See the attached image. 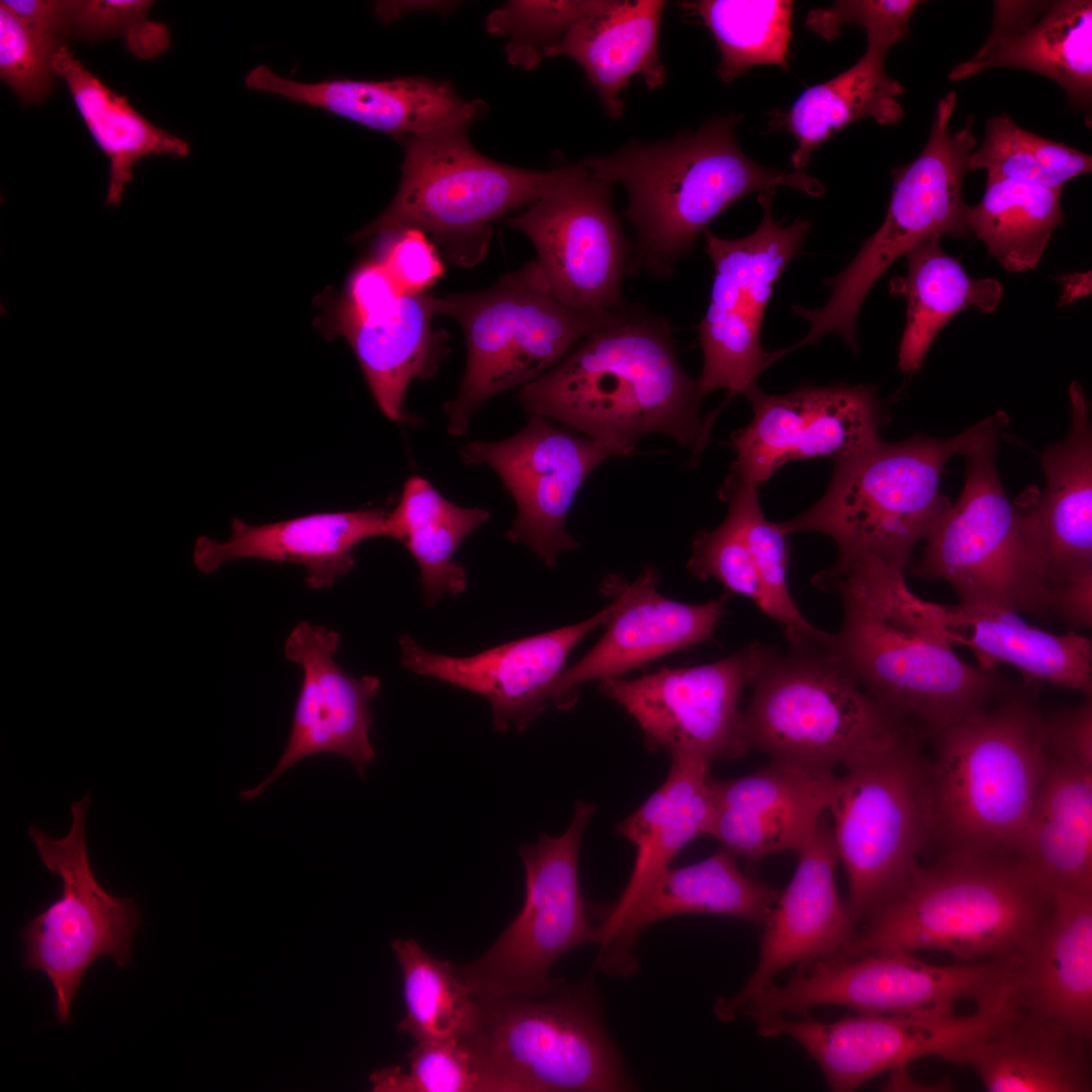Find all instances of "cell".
Listing matches in <instances>:
<instances>
[{
    "mask_svg": "<svg viewBox=\"0 0 1092 1092\" xmlns=\"http://www.w3.org/2000/svg\"><path fill=\"white\" fill-rule=\"evenodd\" d=\"M905 570L875 557L835 562L813 584L839 596L843 621L829 645L859 685L923 735L988 708L1006 689L963 660Z\"/></svg>",
    "mask_w": 1092,
    "mask_h": 1092,
    "instance_id": "1",
    "label": "cell"
},
{
    "mask_svg": "<svg viewBox=\"0 0 1092 1092\" xmlns=\"http://www.w3.org/2000/svg\"><path fill=\"white\" fill-rule=\"evenodd\" d=\"M698 380L679 364L667 318L638 303L606 313L559 363L524 384L527 413L551 418L625 456L652 433L702 453L713 419L700 417Z\"/></svg>",
    "mask_w": 1092,
    "mask_h": 1092,
    "instance_id": "2",
    "label": "cell"
},
{
    "mask_svg": "<svg viewBox=\"0 0 1092 1092\" xmlns=\"http://www.w3.org/2000/svg\"><path fill=\"white\" fill-rule=\"evenodd\" d=\"M737 121V116L717 117L672 140L631 142L612 156L582 162L598 179L626 190L624 214L636 235L628 274L670 276L708 224L752 192L789 186L815 197L825 193L805 173L749 159L735 140Z\"/></svg>",
    "mask_w": 1092,
    "mask_h": 1092,
    "instance_id": "3",
    "label": "cell"
},
{
    "mask_svg": "<svg viewBox=\"0 0 1092 1092\" xmlns=\"http://www.w3.org/2000/svg\"><path fill=\"white\" fill-rule=\"evenodd\" d=\"M1052 906L1018 856L946 852L823 963L933 949L1012 965Z\"/></svg>",
    "mask_w": 1092,
    "mask_h": 1092,
    "instance_id": "4",
    "label": "cell"
},
{
    "mask_svg": "<svg viewBox=\"0 0 1092 1092\" xmlns=\"http://www.w3.org/2000/svg\"><path fill=\"white\" fill-rule=\"evenodd\" d=\"M826 632L761 645L742 712L746 751L833 770L923 736L878 703L829 645Z\"/></svg>",
    "mask_w": 1092,
    "mask_h": 1092,
    "instance_id": "5",
    "label": "cell"
},
{
    "mask_svg": "<svg viewBox=\"0 0 1092 1092\" xmlns=\"http://www.w3.org/2000/svg\"><path fill=\"white\" fill-rule=\"evenodd\" d=\"M1007 424V414L999 411L950 438L880 439L835 459L823 497L779 526L786 535L829 536L837 546V561L875 557L905 570L916 544L952 504L939 490L945 464Z\"/></svg>",
    "mask_w": 1092,
    "mask_h": 1092,
    "instance_id": "6",
    "label": "cell"
},
{
    "mask_svg": "<svg viewBox=\"0 0 1092 1092\" xmlns=\"http://www.w3.org/2000/svg\"><path fill=\"white\" fill-rule=\"evenodd\" d=\"M1043 715L1022 692L938 731L935 832L947 852L1018 856L1045 763Z\"/></svg>",
    "mask_w": 1092,
    "mask_h": 1092,
    "instance_id": "7",
    "label": "cell"
},
{
    "mask_svg": "<svg viewBox=\"0 0 1092 1092\" xmlns=\"http://www.w3.org/2000/svg\"><path fill=\"white\" fill-rule=\"evenodd\" d=\"M999 435L963 455L962 493L925 538L912 573L945 581L964 605L1045 616L1054 585L1036 508L1040 491L1029 486L1010 502L995 465Z\"/></svg>",
    "mask_w": 1092,
    "mask_h": 1092,
    "instance_id": "8",
    "label": "cell"
},
{
    "mask_svg": "<svg viewBox=\"0 0 1092 1092\" xmlns=\"http://www.w3.org/2000/svg\"><path fill=\"white\" fill-rule=\"evenodd\" d=\"M462 1040L492 1092H625L637 1088L589 978L539 995L478 1000Z\"/></svg>",
    "mask_w": 1092,
    "mask_h": 1092,
    "instance_id": "9",
    "label": "cell"
},
{
    "mask_svg": "<svg viewBox=\"0 0 1092 1092\" xmlns=\"http://www.w3.org/2000/svg\"><path fill=\"white\" fill-rule=\"evenodd\" d=\"M468 127L406 140L394 198L353 240L417 230L446 261L472 267L488 250L491 223L532 205L570 169L529 170L495 162L473 149Z\"/></svg>",
    "mask_w": 1092,
    "mask_h": 1092,
    "instance_id": "10",
    "label": "cell"
},
{
    "mask_svg": "<svg viewBox=\"0 0 1092 1092\" xmlns=\"http://www.w3.org/2000/svg\"><path fill=\"white\" fill-rule=\"evenodd\" d=\"M910 740L845 768L827 811L838 861L848 883L846 904L867 924L908 886L917 857L935 832L931 766Z\"/></svg>",
    "mask_w": 1092,
    "mask_h": 1092,
    "instance_id": "11",
    "label": "cell"
},
{
    "mask_svg": "<svg viewBox=\"0 0 1092 1092\" xmlns=\"http://www.w3.org/2000/svg\"><path fill=\"white\" fill-rule=\"evenodd\" d=\"M434 309L436 315L457 321L466 341L459 392L444 406L447 430L454 436L466 432L472 413L488 398L548 371L610 311H578L562 304L536 259L486 289L434 295Z\"/></svg>",
    "mask_w": 1092,
    "mask_h": 1092,
    "instance_id": "12",
    "label": "cell"
},
{
    "mask_svg": "<svg viewBox=\"0 0 1092 1092\" xmlns=\"http://www.w3.org/2000/svg\"><path fill=\"white\" fill-rule=\"evenodd\" d=\"M956 102L954 91L938 101L922 152L910 164L892 169L893 190L886 217L849 265L824 281L831 290L826 304L812 309L793 305L794 313L810 324L808 334L800 341L802 346L836 333L856 352L857 314L886 269L899 256L930 239L970 236L969 206L963 198L962 184L977 142L971 117L962 129L949 133Z\"/></svg>",
    "mask_w": 1092,
    "mask_h": 1092,
    "instance_id": "13",
    "label": "cell"
},
{
    "mask_svg": "<svg viewBox=\"0 0 1092 1092\" xmlns=\"http://www.w3.org/2000/svg\"><path fill=\"white\" fill-rule=\"evenodd\" d=\"M596 807L578 800L566 831L541 833L519 847L526 878L523 907L494 943L475 961L455 969L477 1000L507 995H539L560 979L553 964L599 933L587 913L578 883V855Z\"/></svg>",
    "mask_w": 1092,
    "mask_h": 1092,
    "instance_id": "14",
    "label": "cell"
},
{
    "mask_svg": "<svg viewBox=\"0 0 1092 1092\" xmlns=\"http://www.w3.org/2000/svg\"><path fill=\"white\" fill-rule=\"evenodd\" d=\"M91 796L71 804L69 833L56 839L31 825L28 829L42 863L62 880L60 897L20 932L23 967L43 972L56 992V1014L71 1020L70 1006L87 969L102 957L121 968L142 919L132 898L107 893L96 881L87 855L85 820Z\"/></svg>",
    "mask_w": 1092,
    "mask_h": 1092,
    "instance_id": "15",
    "label": "cell"
},
{
    "mask_svg": "<svg viewBox=\"0 0 1092 1092\" xmlns=\"http://www.w3.org/2000/svg\"><path fill=\"white\" fill-rule=\"evenodd\" d=\"M785 985H768L738 1015L802 1016L816 1007L895 1014L953 1010L960 1000H995L1011 984L1009 964L984 961L936 966L906 952H874L835 963L800 966Z\"/></svg>",
    "mask_w": 1092,
    "mask_h": 1092,
    "instance_id": "16",
    "label": "cell"
},
{
    "mask_svg": "<svg viewBox=\"0 0 1092 1092\" xmlns=\"http://www.w3.org/2000/svg\"><path fill=\"white\" fill-rule=\"evenodd\" d=\"M1015 1008L1009 990L963 1016L946 1010L857 1013L835 1021L784 1014L750 1018L761 1036L785 1035L798 1042L820 1067L829 1089L847 1092L922 1057L935 1056L962 1065L965 1053L993 1032Z\"/></svg>",
    "mask_w": 1092,
    "mask_h": 1092,
    "instance_id": "17",
    "label": "cell"
},
{
    "mask_svg": "<svg viewBox=\"0 0 1092 1092\" xmlns=\"http://www.w3.org/2000/svg\"><path fill=\"white\" fill-rule=\"evenodd\" d=\"M774 194L758 193L762 218L749 236L728 240L704 231L715 276L707 312L698 326L704 355L697 379L702 397L718 388L731 396L743 393L775 361L760 343L763 314L776 282L799 253L810 221L798 218L789 226L776 221Z\"/></svg>",
    "mask_w": 1092,
    "mask_h": 1092,
    "instance_id": "18",
    "label": "cell"
},
{
    "mask_svg": "<svg viewBox=\"0 0 1092 1092\" xmlns=\"http://www.w3.org/2000/svg\"><path fill=\"white\" fill-rule=\"evenodd\" d=\"M537 252L555 298L578 311H608L625 303L623 278L631 249L612 203L611 184L583 163L525 211L507 219Z\"/></svg>",
    "mask_w": 1092,
    "mask_h": 1092,
    "instance_id": "19",
    "label": "cell"
},
{
    "mask_svg": "<svg viewBox=\"0 0 1092 1092\" xmlns=\"http://www.w3.org/2000/svg\"><path fill=\"white\" fill-rule=\"evenodd\" d=\"M760 647L755 643L715 662L664 667L638 678H609L599 688L636 721L650 751L708 764L734 759L747 753L739 700Z\"/></svg>",
    "mask_w": 1092,
    "mask_h": 1092,
    "instance_id": "20",
    "label": "cell"
},
{
    "mask_svg": "<svg viewBox=\"0 0 1092 1092\" xmlns=\"http://www.w3.org/2000/svg\"><path fill=\"white\" fill-rule=\"evenodd\" d=\"M460 456L498 474L517 506L507 538L527 545L553 568L561 552L579 546L565 531V522L583 481L605 460L625 455L611 444L533 416L518 434L498 442H469Z\"/></svg>",
    "mask_w": 1092,
    "mask_h": 1092,
    "instance_id": "21",
    "label": "cell"
},
{
    "mask_svg": "<svg viewBox=\"0 0 1092 1092\" xmlns=\"http://www.w3.org/2000/svg\"><path fill=\"white\" fill-rule=\"evenodd\" d=\"M742 394L750 424L731 435L730 477L758 486L791 460L852 455L880 440L888 411L873 385L804 386L775 395L757 383Z\"/></svg>",
    "mask_w": 1092,
    "mask_h": 1092,
    "instance_id": "22",
    "label": "cell"
},
{
    "mask_svg": "<svg viewBox=\"0 0 1092 1092\" xmlns=\"http://www.w3.org/2000/svg\"><path fill=\"white\" fill-rule=\"evenodd\" d=\"M613 602L577 624L513 640L480 653L455 657L434 653L408 635L398 638L400 663L413 673L431 676L485 697L493 727L525 730L550 702L553 684L566 668L571 650L593 630L609 622L623 602L619 578L605 582Z\"/></svg>",
    "mask_w": 1092,
    "mask_h": 1092,
    "instance_id": "23",
    "label": "cell"
},
{
    "mask_svg": "<svg viewBox=\"0 0 1092 1092\" xmlns=\"http://www.w3.org/2000/svg\"><path fill=\"white\" fill-rule=\"evenodd\" d=\"M340 634L323 625L299 622L284 644L287 659L303 672L286 746L272 772L258 786L243 790L242 801L259 797L280 775L299 760L318 753L349 759L361 779L376 757L369 740L370 701L381 687L377 676L355 677L335 660Z\"/></svg>",
    "mask_w": 1092,
    "mask_h": 1092,
    "instance_id": "24",
    "label": "cell"
},
{
    "mask_svg": "<svg viewBox=\"0 0 1092 1092\" xmlns=\"http://www.w3.org/2000/svg\"><path fill=\"white\" fill-rule=\"evenodd\" d=\"M797 853L792 880L763 925L754 971L737 994L714 1005L721 1021L734 1019L738 1009L785 969L829 960L856 934V923L836 889L838 856L824 817Z\"/></svg>",
    "mask_w": 1092,
    "mask_h": 1092,
    "instance_id": "25",
    "label": "cell"
},
{
    "mask_svg": "<svg viewBox=\"0 0 1092 1092\" xmlns=\"http://www.w3.org/2000/svg\"><path fill=\"white\" fill-rule=\"evenodd\" d=\"M833 770L774 760L733 780L713 779L714 816L709 835L749 862L797 851L827 811Z\"/></svg>",
    "mask_w": 1092,
    "mask_h": 1092,
    "instance_id": "26",
    "label": "cell"
},
{
    "mask_svg": "<svg viewBox=\"0 0 1092 1092\" xmlns=\"http://www.w3.org/2000/svg\"><path fill=\"white\" fill-rule=\"evenodd\" d=\"M658 574L645 567L631 583L623 582V602L601 640L566 667L550 692V702L569 710L578 688L592 680L622 677L626 672L671 652L709 640L724 615V600L685 604L660 595Z\"/></svg>",
    "mask_w": 1092,
    "mask_h": 1092,
    "instance_id": "27",
    "label": "cell"
},
{
    "mask_svg": "<svg viewBox=\"0 0 1092 1092\" xmlns=\"http://www.w3.org/2000/svg\"><path fill=\"white\" fill-rule=\"evenodd\" d=\"M990 33L950 81L995 68L1023 69L1052 79L1080 108L1092 95V2L1090 0L994 1Z\"/></svg>",
    "mask_w": 1092,
    "mask_h": 1092,
    "instance_id": "28",
    "label": "cell"
},
{
    "mask_svg": "<svg viewBox=\"0 0 1092 1092\" xmlns=\"http://www.w3.org/2000/svg\"><path fill=\"white\" fill-rule=\"evenodd\" d=\"M780 892L746 876L736 856L720 848L697 862L663 871L621 920L600 934L596 968L627 977L638 969L634 947L643 929L682 914H715L765 924Z\"/></svg>",
    "mask_w": 1092,
    "mask_h": 1092,
    "instance_id": "29",
    "label": "cell"
},
{
    "mask_svg": "<svg viewBox=\"0 0 1092 1092\" xmlns=\"http://www.w3.org/2000/svg\"><path fill=\"white\" fill-rule=\"evenodd\" d=\"M245 83L251 89L320 107L403 142L441 128L469 126L485 107L481 101L460 97L448 83L420 76L301 83L259 65L249 71Z\"/></svg>",
    "mask_w": 1092,
    "mask_h": 1092,
    "instance_id": "30",
    "label": "cell"
},
{
    "mask_svg": "<svg viewBox=\"0 0 1092 1092\" xmlns=\"http://www.w3.org/2000/svg\"><path fill=\"white\" fill-rule=\"evenodd\" d=\"M1018 1009L1092 1038V893H1058L1012 964Z\"/></svg>",
    "mask_w": 1092,
    "mask_h": 1092,
    "instance_id": "31",
    "label": "cell"
},
{
    "mask_svg": "<svg viewBox=\"0 0 1092 1092\" xmlns=\"http://www.w3.org/2000/svg\"><path fill=\"white\" fill-rule=\"evenodd\" d=\"M383 509L323 513L254 526L234 518L223 542L197 539L194 563L203 573L235 559L257 558L298 563L313 589L332 586L355 566L353 548L361 541L386 535Z\"/></svg>",
    "mask_w": 1092,
    "mask_h": 1092,
    "instance_id": "32",
    "label": "cell"
},
{
    "mask_svg": "<svg viewBox=\"0 0 1092 1092\" xmlns=\"http://www.w3.org/2000/svg\"><path fill=\"white\" fill-rule=\"evenodd\" d=\"M1018 858L1052 896L1092 893V763L1045 748Z\"/></svg>",
    "mask_w": 1092,
    "mask_h": 1092,
    "instance_id": "33",
    "label": "cell"
},
{
    "mask_svg": "<svg viewBox=\"0 0 1092 1092\" xmlns=\"http://www.w3.org/2000/svg\"><path fill=\"white\" fill-rule=\"evenodd\" d=\"M928 607L947 640L970 648L980 668L992 671L999 664H1009L1029 682H1049L1091 697L1089 637L1075 631L1054 634L1000 608L930 602Z\"/></svg>",
    "mask_w": 1092,
    "mask_h": 1092,
    "instance_id": "34",
    "label": "cell"
},
{
    "mask_svg": "<svg viewBox=\"0 0 1092 1092\" xmlns=\"http://www.w3.org/2000/svg\"><path fill=\"white\" fill-rule=\"evenodd\" d=\"M709 765L690 758L671 759L662 785L616 825L617 832L635 845L636 857L622 894L601 911L599 935L621 920L691 840L709 835L714 816Z\"/></svg>",
    "mask_w": 1092,
    "mask_h": 1092,
    "instance_id": "35",
    "label": "cell"
},
{
    "mask_svg": "<svg viewBox=\"0 0 1092 1092\" xmlns=\"http://www.w3.org/2000/svg\"><path fill=\"white\" fill-rule=\"evenodd\" d=\"M1069 399L1068 434L1039 456L1045 489L1036 508L1054 588L1092 579V429L1078 382Z\"/></svg>",
    "mask_w": 1092,
    "mask_h": 1092,
    "instance_id": "36",
    "label": "cell"
},
{
    "mask_svg": "<svg viewBox=\"0 0 1092 1092\" xmlns=\"http://www.w3.org/2000/svg\"><path fill=\"white\" fill-rule=\"evenodd\" d=\"M1090 1042L1016 1007L965 1053L962 1065L971 1067L989 1092H1090Z\"/></svg>",
    "mask_w": 1092,
    "mask_h": 1092,
    "instance_id": "37",
    "label": "cell"
},
{
    "mask_svg": "<svg viewBox=\"0 0 1092 1092\" xmlns=\"http://www.w3.org/2000/svg\"><path fill=\"white\" fill-rule=\"evenodd\" d=\"M664 1H610L573 24L543 56H566L584 71L609 117L624 111L622 92L634 75L650 89L663 85L666 70L658 52Z\"/></svg>",
    "mask_w": 1092,
    "mask_h": 1092,
    "instance_id": "38",
    "label": "cell"
},
{
    "mask_svg": "<svg viewBox=\"0 0 1092 1092\" xmlns=\"http://www.w3.org/2000/svg\"><path fill=\"white\" fill-rule=\"evenodd\" d=\"M434 295L402 294L383 314L362 318L343 305L335 329L351 345L373 397L392 421H403L402 403L413 378L432 376L445 354L432 328Z\"/></svg>",
    "mask_w": 1092,
    "mask_h": 1092,
    "instance_id": "39",
    "label": "cell"
},
{
    "mask_svg": "<svg viewBox=\"0 0 1092 1092\" xmlns=\"http://www.w3.org/2000/svg\"><path fill=\"white\" fill-rule=\"evenodd\" d=\"M888 50L868 46L852 67L806 89L788 111H777L774 123L793 134L797 149L791 162L797 171L809 163L813 152L840 128L861 119L880 124L899 122L904 109L898 97L904 90L885 70Z\"/></svg>",
    "mask_w": 1092,
    "mask_h": 1092,
    "instance_id": "40",
    "label": "cell"
},
{
    "mask_svg": "<svg viewBox=\"0 0 1092 1092\" xmlns=\"http://www.w3.org/2000/svg\"><path fill=\"white\" fill-rule=\"evenodd\" d=\"M907 274L890 282V291L907 301V321L898 352L903 373L919 371L937 334L957 313L969 306L995 310L1002 286L995 279H974L961 263L947 255L940 238H933L906 254Z\"/></svg>",
    "mask_w": 1092,
    "mask_h": 1092,
    "instance_id": "41",
    "label": "cell"
},
{
    "mask_svg": "<svg viewBox=\"0 0 1092 1092\" xmlns=\"http://www.w3.org/2000/svg\"><path fill=\"white\" fill-rule=\"evenodd\" d=\"M53 68L55 75L65 80L80 115L109 158L107 204L121 200L140 159L153 154L179 158L188 155L185 141L138 113L124 95L116 94L91 74L67 46L55 54Z\"/></svg>",
    "mask_w": 1092,
    "mask_h": 1092,
    "instance_id": "42",
    "label": "cell"
},
{
    "mask_svg": "<svg viewBox=\"0 0 1092 1092\" xmlns=\"http://www.w3.org/2000/svg\"><path fill=\"white\" fill-rule=\"evenodd\" d=\"M490 515L486 510L458 507L425 478L412 476L396 508L387 514L386 535L401 542L421 570L425 604L433 607L446 595L467 586V573L453 556L461 542Z\"/></svg>",
    "mask_w": 1092,
    "mask_h": 1092,
    "instance_id": "43",
    "label": "cell"
},
{
    "mask_svg": "<svg viewBox=\"0 0 1092 1092\" xmlns=\"http://www.w3.org/2000/svg\"><path fill=\"white\" fill-rule=\"evenodd\" d=\"M1061 189L987 176L981 201L968 207L971 231L1009 272L1032 270L1065 221Z\"/></svg>",
    "mask_w": 1092,
    "mask_h": 1092,
    "instance_id": "44",
    "label": "cell"
},
{
    "mask_svg": "<svg viewBox=\"0 0 1092 1092\" xmlns=\"http://www.w3.org/2000/svg\"><path fill=\"white\" fill-rule=\"evenodd\" d=\"M391 946L401 971L405 1003L398 1032L416 1042L466 1037L476 1024L480 1004L455 965L431 956L414 938H396Z\"/></svg>",
    "mask_w": 1092,
    "mask_h": 1092,
    "instance_id": "45",
    "label": "cell"
},
{
    "mask_svg": "<svg viewBox=\"0 0 1092 1092\" xmlns=\"http://www.w3.org/2000/svg\"><path fill=\"white\" fill-rule=\"evenodd\" d=\"M681 6L699 15L719 53L717 73L731 83L755 65L789 70L794 4L786 0H701Z\"/></svg>",
    "mask_w": 1092,
    "mask_h": 1092,
    "instance_id": "46",
    "label": "cell"
},
{
    "mask_svg": "<svg viewBox=\"0 0 1092 1092\" xmlns=\"http://www.w3.org/2000/svg\"><path fill=\"white\" fill-rule=\"evenodd\" d=\"M970 170L987 176L1063 189L1092 170L1091 156L1017 125L1007 114L987 120L982 146L970 157Z\"/></svg>",
    "mask_w": 1092,
    "mask_h": 1092,
    "instance_id": "47",
    "label": "cell"
},
{
    "mask_svg": "<svg viewBox=\"0 0 1092 1092\" xmlns=\"http://www.w3.org/2000/svg\"><path fill=\"white\" fill-rule=\"evenodd\" d=\"M756 489L728 476L720 496L729 503L728 514L736 520L752 555L766 599L765 615L782 626L786 639L810 634L817 628L804 618L788 585V535L764 517Z\"/></svg>",
    "mask_w": 1092,
    "mask_h": 1092,
    "instance_id": "48",
    "label": "cell"
},
{
    "mask_svg": "<svg viewBox=\"0 0 1092 1092\" xmlns=\"http://www.w3.org/2000/svg\"><path fill=\"white\" fill-rule=\"evenodd\" d=\"M610 1H509L490 12L486 30L509 37L511 64L535 69L544 51L556 43L580 19L604 9Z\"/></svg>",
    "mask_w": 1092,
    "mask_h": 1092,
    "instance_id": "49",
    "label": "cell"
},
{
    "mask_svg": "<svg viewBox=\"0 0 1092 1092\" xmlns=\"http://www.w3.org/2000/svg\"><path fill=\"white\" fill-rule=\"evenodd\" d=\"M400 1066L370 1075L375 1092H492L462 1039L416 1042Z\"/></svg>",
    "mask_w": 1092,
    "mask_h": 1092,
    "instance_id": "50",
    "label": "cell"
},
{
    "mask_svg": "<svg viewBox=\"0 0 1092 1092\" xmlns=\"http://www.w3.org/2000/svg\"><path fill=\"white\" fill-rule=\"evenodd\" d=\"M59 36L35 28L0 4V76L24 102L41 101L53 89Z\"/></svg>",
    "mask_w": 1092,
    "mask_h": 1092,
    "instance_id": "51",
    "label": "cell"
},
{
    "mask_svg": "<svg viewBox=\"0 0 1092 1092\" xmlns=\"http://www.w3.org/2000/svg\"><path fill=\"white\" fill-rule=\"evenodd\" d=\"M149 0H67L70 30L78 37L95 40L123 35L128 50L140 59H151L170 44L168 28L147 19Z\"/></svg>",
    "mask_w": 1092,
    "mask_h": 1092,
    "instance_id": "52",
    "label": "cell"
},
{
    "mask_svg": "<svg viewBox=\"0 0 1092 1092\" xmlns=\"http://www.w3.org/2000/svg\"><path fill=\"white\" fill-rule=\"evenodd\" d=\"M687 567L699 579L715 578L750 599L765 614L766 599L752 555L730 514L715 530L697 533Z\"/></svg>",
    "mask_w": 1092,
    "mask_h": 1092,
    "instance_id": "53",
    "label": "cell"
},
{
    "mask_svg": "<svg viewBox=\"0 0 1092 1092\" xmlns=\"http://www.w3.org/2000/svg\"><path fill=\"white\" fill-rule=\"evenodd\" d=\"M917 0L836 1L827 9L809 12L807 27L826 39H833L842 26L856 24L866 29L868 44L890 50L910 34L909 21Z\"/></svg>",
    "mask_w": 1092,
    "mask_h": 1092,
    "instance_id": "54",
    "label": "cell"
},
{
    "mask_svg": "<svg viewBox=\"0 0 1092 1092\" xmlns=\"http://www.w3.org/2000/svg\"><path fill=\"white\" fill-rule=\"evenodd\" d=\"M379 261L388 270L402 294L424 292L444 272L440 255L431 241L417 230L386 236Z\"/></svg>",
    "mask_w": 1092,
    "mask_h": 1092,
    "instance_id": "55",
    "label": "cell"
},
{
    "mask_svg": "<svg viewBox=\"0 0 1092 1092\" xmlns=\"http://www.w3.org/2000/svg\"><path fill=\"white\" fill-rule=\"evenodd\" d=\"M402 295L398 285L378 260L361 266L353 275L348 298L342 305L355 315L371 318L383 314Z\"/></svg>",
    "mask_w": 1092,
    "mask_h": 1092,
    "instance_id": "56",
    "label": "cell"
},
{
    "mask_svg": "<svg viewBox=\"0 0 1092 1092\" xmlns=\"http://www.w3.org/2000/svg\"><path fill=\"white\" fill-rule=\"evenodd\" d=\"M0 4L35 28L58 36L70 31L67 0H2Z\"/></svg>",
    "mask_w": 1092,
    "mask_h": 1092,
    "instance_id": "57",
    "label": "cell"
},
{
    "mask_svg": "<svg viewBox=\"0 0 1092 1092\" xmlns=\"http://www.w3.org/2000/svg\"><path fill=\"white\" fill-rule=\"evenodd\" d=\"M1051 613L1074 628L1092 626V579L1069 582L1056 587Z\"/></svg>",
    "mask_w": 1092,
    "mask_h": 1092,
    "instance_id": "58",
    "label": "cell"
},
{
    "mask_svg": "<svg viewBox=\"0 0 1092 1092\" xmlns=\"http://www.w3.org/2000/svg\"><path fill=\"white\" fill-rule=\"evenodd\" d=\"M453 6L454 3L446 1L384 2L377 5L376 13L380 19L391 21L414 10L446 12Z\"/></svg>",
    "mask_w": 1092,
    "mask_h": 1092,
    "instance_id": "59",
    "label": "cell"
}]
</instances>
